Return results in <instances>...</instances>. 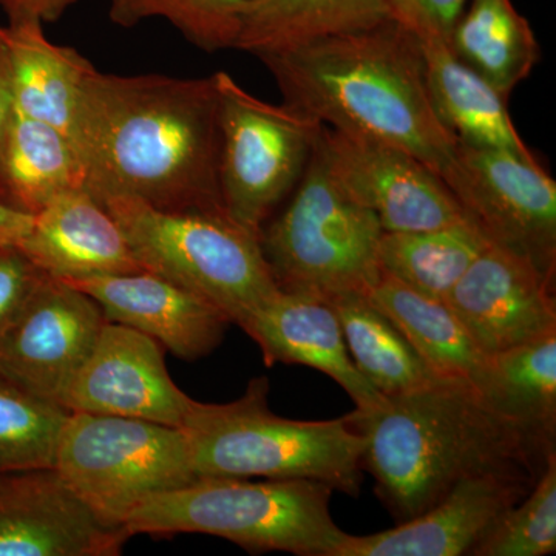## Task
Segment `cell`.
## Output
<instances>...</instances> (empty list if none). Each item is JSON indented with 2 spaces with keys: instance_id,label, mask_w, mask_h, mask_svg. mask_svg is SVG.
Instances as JSON below:
<instances>
[{
  "instance_id": "34",
  "label": "cell",
  "mask_w": 556,
  "mask_h": 556,
  "mask_svg": "<svg viewBox=\"0 0 556 556\" xmlns=\"http://www.w3.org/2000/svg\"><path fill=\"white\" fill-rule=\"evenodd\" d=\"M14 115H16V104H14L13 80H11L9 43H7L5 27L0 25V146Z\"/></svg>"
},
{
  "instance_id": "14",
  "label": "cell",
  "mask_w": 556,
  "mask_h": 556,
  "mask_svg": "<svg viewBox=\"0 0 556 556\" xmlns=\"http://www.w3.org/2000/svg\"><path fill=\"white\" fill-rule=\"evenodd\" d=\"M190 399L172 380L155 339L108 320L62 405L68 412L135 417L179 428Z\"/></svg>"
},
{
  "instance_id": "31",
  "label": "cell",
  "mask_w": 556,
  "mask_h": 556,
  "mask_svg": "<svg viewBox=\"0 0 556 556\" xmlns=\"http://www.w3.org/2000/svg\"><path fill=\"white\" fill-rule=\"evenodd\" d=\"M556 552V453L529 493L500 517L475 556H546Z\"/></svg>"
},
{
  "instance_id": "7",
  "label": "cell",
  "mask_w": 556,
  "mask_h": 556,
  "mask_svg": "<svg viewBox=\"0 0 556 556\" xmlns=\"http://www.w3.org/2000/svg\"><path fill=\"white\" fill-rule=\"evenodd\" d=\"M382 232L378 217L329 177L316 150L287 208L263 226L260 247L280 291L331 300L375 287Z\"/></svg>"
},
{
  "instance_id": "8",
  "label": "cell",
  "mask_w": 556,
  "mask_h": 556,
  "mask_svg": "<svg viewBox=\"0 0 556 556\" xmlns=\"http://www.w3.org/2000/svg\"><path fill=\"white\" fill-rule=\"evenodd\" d=\"M53 467L116 526L148 497L197 481L181 428L91 413L70 412Z\"/></svg>"
},
{
  "instance_id": "9",
  "label": "cell",
  "mask_w": 556,
  "mask_h": 556,
  "mask_svg": "<svg viewBox=\"0 0 556 556\" xmlns=\"http://www.w3.org/2000/svg\"><path fill=\"white\" fill-rule=\"evenodd\" d=\"M218 91L219 190L226 214L262 232L305 174L324 124L288 104L249 93L229 73H214Z\"/></svg>"
},
{
  "instance_id": "10",
  "label": "cell",
  "mask_w": 556,
  "mask_h": 556,
  "mask_svg": "<svg viewBox=\"0 0 556 556\" xmlns=\"http://www.w3.org/2000/svg\"><path fill=\"white\" fill-rule=\"evenodd\" d=\"M441 178L490 243L555 278L556 182L540 161L457 144Z\"/></svg>"
},
{
  "instance_id": "11",
  "label": "cell",
  "mask_w": 556,
  "mask_h": 556,
  "mask_svg": "<svg viewBox=\"0 0 556 556\" xmlns=\"http://www.w3.org/2000/svg\"><path fill=\"white\" fill-rule=\"evenodd\" d=\"M316 150L329 177L378 217L383 232L444 228L470 219L444 179L407 150L327 126Z\"/></svg>"
},
{
  "instance_id": "1",
  "label": "cell",
  "mask_w": 556,
  "mask_h": 556,
  "mask_svg": "<svg viewBox=\"0 0 556 556\" xmlns=\"http://www.w3.org/2000/svg\"><path fill=\"white\" fill-rule=\"evenodd\" d=\"M214 75L119 76L91 70L73 148L98 203L129 197L164 212H222Z\"/></svg>"
},
{
  "instance_id": "26",
  "label": "cell",
  "mask_w": 556,
  "mask_h": 556,
  "mask_svg": "<svg viewBox=\"0 0 556 556\" xmlns=\"http://www.w3.org/2000/svg\"><path fill=\"white\" fill-rule=\"evenodd\" d=\"M470 382L497 412L555 441L556 331L490 354Z\"/></svg>"
},
{
  "instance_id": "29",
  "label": "cell",
  "mask_w": 556,
  "mask_h": 556,
  "mask_svg": "<svg viewBox=\"0 0 556 556\" xmlns=\"http://www.w3.org/2000/svg\"><path fill=\"white\" fill-rule=\"evenodd\" d=\"M68 415L0 375V471L53 467Z\"/></svg>"
},
{
  "instance_id": "18",
  "label": "cell",
  "mask_w": 556,
  "mask_h": 556,
  "mask_svg": "<svg viewBox=\"0 0 556 556\" xmlns=\"http://www.w3.org/2000/svg\"><path fill=\"white\" fill-rule=\"evenodd\" d=\"M240 327L257 343L268 367L287 364L318 369L334 379L361 412L378 407L386 399L354 365L328 300L278 289Z\"/></svg>"
},
{
  "instance_id": "3",
  "label": "cell",
  "mask_w": 556,
  "mask_h": 556,
  "mask_svg": "<svg viewBox=\"0 0 556 556\" xmlns=\"http://www.w3.org/2000/svg\"><path fill=\"white\" fill-rule=\"evenodd\" d=\"M285 104L329 129L407 150L439 177L457 142L427 89L422 43L394 20L258 56Z\"/></svg>"
},
{
  "instance_id": "25",
  "label": "cell",
  "mask_w": 556,
  "mask_h": 556,
  "mask_svg": "<svg viewBox=\"0 0 556 556\" xmlns=\"http://www.w3.org/2000/svg\"><path fill=\"white\" fill-rule=\"evenodd\" d=\"M367 295L438 378L471 380L478 375L486 356L444 300L420 294L387 274Z\"/></svg>"
},
{
  "instance_id": "28",
  "label": "cell",
  "mask_w": 556,
  "mask_h": 556,
  "mask_svg": "<svg viewBox=\"0 0 556 556\" xmlns=\"http://www.w3.org/2000/svg\"><path fill=\"white\" fill-rule=\"evenodd\" d=\"M489 244L473 219L444 228L382 232L379 268L420 294L444 300Z\"/></svg>"
},
{
  "instance_id": "23",
  "label": "cell",
  "mask_w": 556,
  "mask_h": 556,
  "mask_svg": "<svg viewBox=\"0 0 556 556\" xmlns=\"http://www.w3.org/2000/svg\"><path fill=\"white\" fill-rule=\"evenodd\" d=\"M390 20L387 0H244L236 49L258 58Z\"/></svg>"
},
{
  "instance_id": "33",
  "label": "cell",
  "mask_w": 556,
  "mask_h": 556,
  "mask_svg": "<svg viewBox=\"0 0 556 556\" xmlns=\"http://www.w3.org/2000/svg\"><path fill=\"white\" fill-rule=\"evenodd\" d=\"M42 270L16 247L0 248V334L30 298Z\"/></svg>"
},
{
  "instance_id": "12",
  "label": "cell",
  "mask_w": 556,
  "mask_h": 556,
  "mask_svg": "<svg viewBox=\"0 0 556 556\" xmlns=\"http://www.w3.org/2000/svg\"><path fill=\"white\" fill-rule=\"evenodd\" d=\"M105 321L90 295L42 273L21 313L0 334V375L62 405Z\"/></svg>"
},
{
  "instance_id": "2",
  "label": "cell",
  "mask_w": 556,
  "mask_h": 556,
  "mask_svg": "<svg viewBox=\"0 0 556 556\" xmlns=\"http://www.w3.org/2000/svg\"><path fill=\"white\" fill-rule=\"evenodd\" d=\"M351 417L365 438L362 467L397 522L424 514L466 479L536 481L555 452V441L486 404L468 379H438Z\"/></svg>"
},
{
  "instance_id": "5",
  "label": "cell",
  "mask_w": 556,
  "mask_h": 556,
  "mask_svg": "<svg viewBox=\"0 0 556 556\" xmlns=\"http://www.w3.org/2000/svg\"><path fill=\"white\" fill-rule=\"evenodd\" d=\"M331 495L309 479L200 478L142 501L123 526L130 538L204 533L252 554L336 556L346 533L331 517Z\"/></svg>"
},
{
  "instance_id": "27",
  "label": "cell",
  "mask_w": 556,
  "mask_h": 556,
  "mask_svg": "<svg viewBox=\"0 0 556 556\" xmlns=\"http://www.w3.org/2000/svg\"><path fill=\"white\" fill-rule=\"evenodd\" d=\"M328 302L338 314L354 365L383 397L402 396L442 379L367 294L354 292Z\"/></svg>"
},
{
  "instance_id": "19",
  "label": "cell",
  "mask_w": 556,
  "mask_h": 556,
  "mask_svg": "<svg viewBox=\"0 0 556 556\" xmlns=\"http://www.w3.org/2000/svg\"><path fill=\"white\" fill-rule=\"evenodd\" d=\"M16 248L36 268L61 280L144 270L118 223L86 189L61 193L33 215Z\"/></svg>"
},
{
  "instance_id": "13",
  "label": "cell",
  "mask_w": 556,
  "mask_h": 556,
  "mask_svg": "<svg viewBox=\"0 0 556 556\" xmlns=\"http://www.w3.org/2000/svg\"><path fill=\"white\" fill-rule=\"evenodd\" d=\"M129 538L56 468L0 471V556H115Z\"/></svg>"
},
{
  "instance_id": "21",
  "label": "cell",
  "mask_w": 556,
  "mask_h": 556,
  "mask_svg": "<svg viewBox=\"0 0 556 556\" xmlns=\"http://www.w3.org/2000/svg\"><path fill=\"white\" fill-rule=\"evenodd\" d=\"M5 36L17 112L50 124L73 144L84 80L94 65L78 50L50 42L38 22L5 25Z\"/></svg>"
},
{
  "instance_id": "17",
  "label": "cell",
  "mask_w": 556,
  "mask_h": 556,
  "mask_svg": "<svg viewBox=\"0 0 556 556\" xmlns=\"http://www.w3.org/2000/svg\"><path fill=\"white\" fill-rule=\"evenodd\" d=\"M535 482L510 477L466 479L424 514L393 529L364 536L346 533L336 556L471 555L497 519Z\"/></svg>"
},
{
  "instance_id": "16",
  "label": "cell",
  "mask_w": 556,
  "mask_h": 556,
  "mask_svg": "<svg viewBox=\"0 0 556 556\" xmlns=\"http://www.w3.org/2000/svg\"><path fill=\"white\" fill-rule=\"evenodd\" d=\"M64 281L90 295L109 321L144 332L185 361L212 353L230 324L214 303L149 270Z\"/></svg>"
},
{
  "instance_id": "24",
  "label": "cell",
  "mask_w": 556,
  "mask_h": 556,
  "mask_svg": "<svg viewBox=\"0 0 556 556\" xmlns=\"http://www.w3.org/2000/svg\"><path fill=\"white\" fill-rule=\"evenodd\" d=\"M448 47L508 98L541 58L535 33L511 0H471L453 27Z\"/></svg>"
},
{
  "instance_id": "36",
  "label": "cell",
  "mask_w": 556,
  "mask_h": 556,
  "mask_svg": "<svg viewBox=\"0 0 556 556\" xmlns=\"http://www.w3.org/2000/svg\"><path fill=\"white\" fill-rule=\"evenodd\" d=\"M80 0H9L14 9L40 17H60Z\"/></svg>"
},
{
  "instance_id": "35",
  "label": "cell",
  "mask_w": 556,
  "mask_h": 556,
  "mask_svg": "<svg viewBox=\"0 0 556 556\" xmlns=\"http://www.w3.org/2000/svg\"><path fill=\"white\" fill-rule=\"evenodd\" d=\"M33 225V215L24 214L0 201V248L17 247Z\"/></svg>"
},
{
  "instance_id": "20",
  "label": "cell",
  "mask_w": 556,
  "mask_h": 556,
  "mask_svg": "<svg viewBox=\"0 0 556 556\" xmlns=\"http://www.w3.org/2000/svg\"><path fill=\"white\" fill-rule=\"evenodd\" d=\"M431 105L457 144L538 160L508 113V97L467 67L442 39H420Z\"/></svg>"
},
{
  "instance_id": "30",
  "label": "cell",
  "mask_w": 556,
  "mask_h": 556,
  "mask_svg": "<svg viewBox=\"0 0 556 556\" xmlns=\"http://www.w3.org/2000/svg\"><path fill=\"white\" fill-rule=\"evenodd\" d=\"M244 0H110L109 17L123 28L161 17L206 53L236 49Z\"/></svg>"
},
{
  "instance_id": "22",
  "label": "cell",
  "mask_w": 556,
  "mask_h": 556,
  "mask_svg": "<svg viewBox=\"0 0 556 556\" xmlns=\"http://www.w3.org/2000/svg\"><path fill=\"white\" fill-rule=\"evenodd\" d=\"M86 174L70 139L17 112L0 146V201L36 215L51 200L84 189Z\"/></svg>"
},
{
  "instance_id": "4",
  "label": "cell",
  "mask_w": 556,
  "mask_h": 556,
  "mask_svg": "<svg viewBox=\"0 0 556 556\" xmlns=\"http://www.w3.org/2000/svg\"><path fill=\"white\" fill-rule=\"evenodd\" d=\"M268 394V379L255 378L228 404L190 399L179 428L197 479H309L357 496L365 438L351 413L329 420L287 419L270 412Z\"/></svg>"
},
{
  "instance_id": "15",
  "label": "cell",
  "mask_w": 556,
  "mask_h": 556,
  "mask_svg": "<svg viewBox=\"0 0 556 556\" xmlns=\"http://www.w3.org/2000/svg\"><path fill=\"white\" fill-rule=\"evenodd\" d=\"M554 283L529 260L489 244L444 302L490 356L556 331Z\"/></svg>"
},
{
  "instance_id": "32",
  "label": "cell",
  "mask_w": 556,
  "mask_h": 556,
  "mask_svg": "<svg viewBox=\"0 0 556 556\" xmlns=\"http://www.w3.org/2000/svg\"><path fill=\"white\" fill-rule=\"evenodd\" d=\"M391 17L419 39L448 42L467 0H387Z\"/></svg>"
},
{
  "instance_id": "6",
  "label": "cell",
  "mask_w": 556,
  "mask_h": 556,
  "mask_svg": "<svg viewBox=\"0 0 556 556\" xmlns=\"http://www.w3.org/2000/svg\"><path fill=\"white\" fill-rule=\"evenodd\" d=\"M144 270L218 306L240 325L278 291L260 236L222 212H164L129 197L102 201Z\"/></svg>"
}]
</instances>
